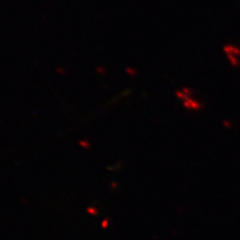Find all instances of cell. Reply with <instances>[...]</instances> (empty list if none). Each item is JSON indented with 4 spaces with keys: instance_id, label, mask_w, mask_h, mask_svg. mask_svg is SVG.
<instances>
[{
    "instance_id": "cell-1",
    "label": "cell",
    "mask_w": 240,
    "mask_h": 240,
    "mask_svg": "<svg viewBox=\"0 0 240 240\" xmlns=\"http://www.w3.org/2000/svg\"><path fill=\"white\" fill-rule=\"evenodd\" d=\"M177 95L181 99V101L183 103V106L187 110H199L201 105L200 103L197 101L196 99H194L193 97H191V92L188 90L187 88H184L181 91L177 92Z\"/></svg>"
},
{
    "instance_id": "cell-2",
    "label": "cell",
    "mask_w": 240,
    "mask_h": 240,
    "mask_svg": "<svg viewBox=\"0 0 240 240\" xmlns=\"http://www.w3.org/2000/svg\"><path fill=\"white\" fill-rule=\"evenodd\" d=\"M225 52L227 54L228 59L230 60V62L232 65H237L239 63L240 60V52L239 50L235 48V47H225Z\"/></svg>"
}]
</instances>
